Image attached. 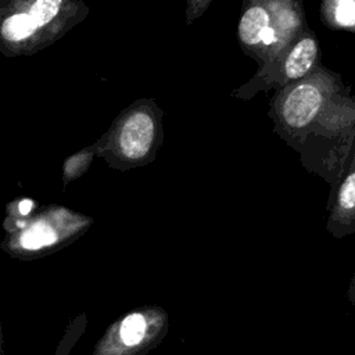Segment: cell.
Here are the masks:
<instances>
[{
  "label": "cell",
  "instance_id": "6da1fadb",
  "mask_svg": "<svg viewBox=\"0 0 355 355\" xmlns=\"http://www.w3.org/2000/svg\"><path fill=\"white\" fill-rule=\"evenodd\" d=\"M168 329V315L164 309L132 311L108 327L90 355H147L164 341Z\"/></svg>",
  "mask_w": 355,
  "mask_h": 355
},
{
  "label": "cell",
  "instance_id": "7a4b0ae2",
  "mask_svg": "<svg viewBox=\"0 0 355 355\" xmlns=\"http://www.w3.org/2000/svg\"><path fill=\"white\" fill-rule=\"evenodd\" d=\"M322 103L323 93L319 86L311 82L295 86L288 92L282 105L284 122L294 129L308 126L319 112Z\"/></svg>",
  "mask_w": 355,
  "mask_h": 355
},
{
  "label": "cell",
  "instance_id": "3957f363",
  "mask_svg": "<svg viewBox=\"0 0 355 355\" xmlns=\"http://www.w3.org/2000/svg\"><path fill=\"white\" fill-rule=\"evenodd\" d=\"M155 139V122L146 111L132 114L122 125L119 148L126 158L139 159L146 157Z\"/></svg>",
  "mask_w": 355,
  "mask_h": 355
},
{
  "label": "cell",
  "instance_id": "277c9868",
  "mask_svg": "<svg viewBox=\"0 0 355 355\" xmlns=\"http://www.w3.org/2000/svg\"><path fill=\"white\" fill-rule=\"evenodd\" d=\"M318 50V42L312 36L301 37L284 58L283 72L286 79L294 80L302 78L313 67Z\"/></svg>",
  "mask_w": 355,
  "mask_h": 355
},
{
  "label": "cell",
  "instance_id": "5b68a950",
  "mask_svg": "<svg viewBox=\"0 0 355 355\" xmlns=\"http://www.w3.org/2000/svg\"><path fill=\"white\" fill-rule=\"evenodd\" d=\"M270 14L261 4H252L248 7L239 24V36L247 46H258L262 39V33L270 26Z\"/></svg>",
  "mask_w": 355,
  "mask_h": 355
},
{
  "label": "cell",
  "instance_id": "8992f818",
  "mask_svg": "<svg viewBox=\"0 0 355 355\" xmlns=\"http://www.w3.org/2000/svg\"><path fill=\"white\" fill-rule=\"evenodd\" d=\"M36 28L37 25L29 14H15L4 21L1 33L7 40L18 42L31 36Z\"/></svg>",
  "mask_w": 355,
  "mask_h": 355
},
{
  "label": "cell",
  "instance_id": "52a82bcc",
  "mask_svg": "<svg viewBox=\"0 0 355 355\" xmlns=\"http://www.w3.org/2000/svg\"><path fill=\"white\" fill-rule=\"evenodd\" d=\"M57 240V233L46 223H36L21 237V245L26 250H39Z\"/></svg>",
  "mask_w": 355,
  "mask_h": 355
},
{
  "label": "cell",
  "instance_id": "ba28073f",
  "mask_svg": "<svg viewBox=\"0 0 355 355\" xmlns=\"http://www.w3.org/2000/svg\"><path fill=\"white\" fill-rule=\"evenodd\" d=\"M60 4L61 3L58 0H37L32 4L28 14L33 18L39 28L50 22L57 15Z\"/></svg>",
  "mask_w": 355,
  "mask_h": 355
},
{
  "label": "cell",
  "instance_id": "9c48e42d",
  "mask_svg": "<svg viewBox=\"0 0 355 355\" xmlns=\"http://www.w3.org/2000/svg\"><path fill=\"white\" fill-rule=\"evenodd\" d=\"M334 22L341 28L355 26V0H338L331 11Z\"/></svg>",
  "mask_w": 355,
  "mask_h": 355
},
{
  "label": "cell",
  "instance_id": "30bf717a",
  "mask_svg": "<svg viewBox=\"0 0 355 355\" xmlns=\"http://www.w3.org/2000/svg\"><path fill=\"white\" fill-rule=\"evenodd\" d=\"M337 204L343 211L355 209V171L351 172L343 182L337 196Z\"/></svg>",
  "mask_w": 355,
  "mask_h": 355
},
{
  "label": "cell",
  "instance_id": "8fae6325",
  "mask_svg": "<svg viewBox=\"0 0 355 355\" xmlns=\"http://www.w3.org/2000/svg\"><path fill=\"white\" fill-rule=\"evenodd\" d=\"M279 42V37H277V33H276V29L270 25L269 28H266L262 33V39H261V43L265 44V46H272V44H276Z\"/></svg>",
  "mask_w": 355,
  "mask_h": 355
},
{
  "label": "cell",
  "instance_id": "7c38bea8",
  "mask_svg": "<svg viewBox=\"0 0 355 355\" xmlns=\"http://www.w3.org/2000/svg\"><path fill=\"white\" fill-rule=\"evenodd\" d=\"M32 207H33V202H32L31 200H22V201L19 202V205H18L19 212H21L22 215L29 214V211L32 209Z\"/></svg>",
  "mask_w": 355,
  "mask_h": 355
}]
</instances>
